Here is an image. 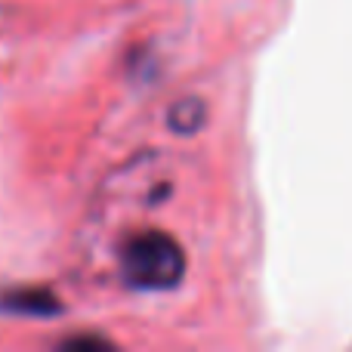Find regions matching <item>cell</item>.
Here are the masks:
<instances>
[{
    "label": "cell",
    "instance_id": "cell-3",
    "mask_svg": "<svg viewBox=\"0 0 352 352\" xmlns=\"http://www.w3.org/2000/svg\"><path fill=\"white\" fill-rule=\"evenodd\" d=\"M167 121H170V127L176 133H195L201 127V121H204V105L198 99H179L170 109Z\"/></svg>",
    "mask_w": 352,
    "mask_h": 352
},
{
    "label": "cell",
    "instance_id": "cell-1",
    "mask_svg": "<svg viewBox=\"0 0 352 352\" xmlns=\"http://www.w3.org/2000/svg\"><path fill=\"white\" fill-rule=\"evenodd\" d=\"M121 275L124 285L136 291H167L176 287L186 272V254L167 232L148 229L136 232L121 248Z\"/></svg>",
    "mask_w": 352,
    "mask_h": 352
},
{
    "label": "cell",
    "instance_id": "cell-2",
    "mask_svg": "<svg viewBox=\"0 0 352 352\" xmlns=\"http://www.w3.org/2000/svg\"><path fill=\"white\" fill-rule=\"evenodd\" d=\"M0 309L6 312H22V316H53L59 312V300L47 291H12L0 300Z\"/></svg>",
    "mask_w": 352,
    "mask_h": 352
}]
</instances>
